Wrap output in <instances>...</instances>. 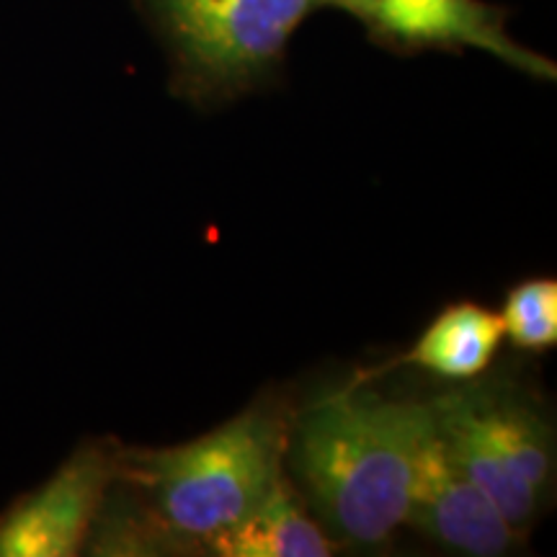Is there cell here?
<instances>
[{
	"label": "cell",
	"mask_w": 557,
	"mask_h": 557,
	"mask_svg": "<svg viewBox=\"0 0 557 557\" xmlns=\"http://www.w3.org/2000/svg\"><path fill=\"white\" fill-rule=\"evenodd\" d=\"M431 403L351 389L312 406L289 431V462L333 540L382 547L406 524L416 462L434 434Z\"/></svg>",
	"instance_id": "cell-1"
},
{
	"label": "cell",
	"mask_w": 557,
	"mask_h": 557,
	"mask_svg": "<svg viewBox=\"0 0 557 557\" xmlns=\"http://www.w3.org/2000/svg\"><path fill=\"white\" fill-rule=\"evenodd\" d=\"M287 447L284 408L256 403L194 442L132 451L120 470L148 493V517L173 547H201L263 504L284 478Z\"/></svg>",
	"instance_id": "cell-2"
},
{
	"label": "cell",
	"mask_w": 557,
	"mask_h": 557,
	"mask_svg": "<svg viewBox=\"0 0 557 557\" xmlns=\"http://www.w3.org/2000/svg\"><path fill=\"white\" fill-rule=\"evenodd\" d=\"M169 45L181 86L235 96L267 78L292 34L323 0H143Z\"/></svg>",
	"instance_id": "cell-3"
},
{
	"label": "cell",
	"mask_w": 557,
	"mask_h": 557,
	"mask_svg": "<svg viewBox=\"0 0 557 557\" xmlns=\"http://www.w3.org/2000/svg\"><path fill=\"white\" fill-rule=\"evenodd\" d=\"M431 408L449 457L498 506L508 524L524 534L553 483L547 423L524 403L485 389H459Z\"/></svg>",
	"instance_id": "cell-4"
},
{
	"label": "cell",
	"mask_w": 557,
	"mask_h": 557,
	"mask_svg": "<svg viewBox=\"0 0 557 557\" xmlns=\"http://www.w3.org/2000/svg\"><path fill=\"white\" fill-rule=\"evenodd\" d=\"M323 9L351 13L380 41L400 50L472 47L521 73L555 78L553 62L508 37L504 11L483 0H323Z\"/></svg>",
	"instance_id": "cell-5"
},
{
	"label": "cell",
	"mask_w": 557,
	"mask_h": 557,
	"mask_svg": "<svg viewBox=\"0 0 557 557\" xmlns=\"http://www.w3.org/2000/svg\"><path fill=\"white\" fill-rule=\"evenodd\" d=\"M122 462L88 447L0 519V557L78 555Z\"/></svg>",
	"instance_id": "cell-6"
},
{
	"label": "cell",
	"mask_w": 557,
	"mask_h": 557,
	"mask_svg": "<svg viewBox=\"0 0 557 557\" xmlns=\"http://www.w3.org/2000/svg\"><path fill=\"white\" fill-rule=\"evenodd\" d=\"M406 524L442 547L472 557L506 555L521 540L498 506L459 470L436 426L416 462Z\"/></svg>",
	"instance_id": "cell-7"
},
{
	"label": "cell",
	"mask_w": 557,
	"mask_h": 557,
	"mask_svg": "<svg viewBox=\"0 0 557 557\" xmlns=\"http://www.w3.org/2000/svg\"><path fill=\"white\" fill-rule=\"evenodd\" d=\"M201 547L222 557H329L338 542L310 517L282 478L259 508L235 527L212 534Z\"/></svg>",
	"instance_id": "cell-8"
},
{
	"label": "cell",
	"mask_w": 557,
	"mask_h": 557,
	"mask_svg": "<svg viewBox=\"0 0 557 557\" xmlns=\"http://www.w3.org/2000/svg\"><path fill=\"white\" fill-rule=\"evenodd\" d=\"M500 341V315L475 302H457L438 312L403 361L444 380H472L491 364Z\"/></svg>",
	"instance_id": "cell-9"
},
{
	"label": "cell",
	"mask_w": 557,
	"mask_h": 557,
	"mask_svg": "<svg viewBox=\"0 0 557 557\" xmlns=\"http://www.w3.org/2000/svg\"><path fill=\"white\" fill-rule=\"evenodd\" d=\"M504 336L524 351H547L557 344V282L527 278L508 292L504 312Z\"/></svg>",
	"instance_id": "cell-10"
}]
</instances>
